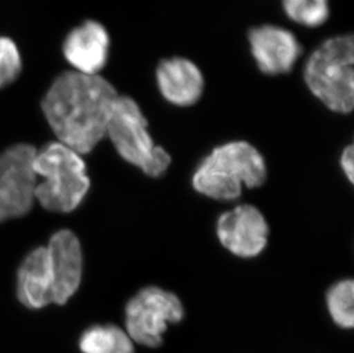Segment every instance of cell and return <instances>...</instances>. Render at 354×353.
<instances>
[{"label": "cell", "mask_w": 354, "mask_h": 353, "mask_svg": "<svg viewBox=\"0 0 354 353\" xmlns=\"http://www.w3.org/2000/svg\"><path fill=\"white\" fill-rule=\"evenodd\" d=\"M118 93L106 78L77 71L62 73L44 98V114L61 143L90 153L106 136Z\"/></svg>", "instance_id": "6da1fadb"}, {"label": "cell", "mask_w": 354, "mask_h": 353, "mask_svg": "<svg viewBox=\"0 0 354 353\" xmlns=\"http://www.w3.org/2000/svg\"><path fill=\"white\" fill-rule=\"evenodd\" d=\"M35 174L45 178L35 190L41 207L55 212H71L90 190L86 165L80 154L61 143H48L34 160Z\"/></svg>", "instance_id": "277c9868"}, {"label": "cell", "mask_w": 354, "mask_h": 353, "mask_svg": "<svg viewBox=\"0 0 354 353\" xmlns=\"http://www.w3.org/2000/svg\"><path fill=\"white\" fill-rule=\"evenodd\" d=\"M184 316V307L177 295L160 287H146L127 304V333L136 343L158 347L167 326L179 323Z\"/></svg>", "instance_id": "8992f818"}, {"label": "cell", "mask_w": 354, "mask_h": 353, "mask_svg": "<svg viewBox=\"0 0 354 353\" xmlns=\"http://www.w3.org/2000/svg\"><path fill=\"white\" fill-rule=\"evenodd\" d=\"M268 168L264 157L247 141H230L212 150L193 174L197 193L217 201H234L243 187L256 188L265 183Z\"/></svg>", "instance_id": "7a4b0ae2"}, {"label": "cell", "mask_w": 354, "mask_h": 353, "mask_svg": "<svg viewBox=\"0 0 354 353\" xmlns=\"http://www.w3.org/2000/svg\"><path fill=\"white\" fill-rule=\"evenodd\" d=\"M328 312L334 323L342 328H352L354 325V284L351 279L338 281L328 290Z\"/></svg>", "instance_id": "2e32d148"}, {"label": "cell", "mask_w": 354, "mask_h": 353, "mask_svg": "<svg viewBox=\"0 0 354 353\" xmlns=\"http://www.w3.org/2000/svg\"><path fill=\"white\" fill-rule=\"evenodd\" d=\"M247 39L256 67L268 77L290 73L304 52L298 37L279 24L254 26L248 31Z\"/></svg>", "instance_id": "ba28073f"}, {"label": "cell", "mask_w": 354, "mask_h": 353, "mask_svg": "<svg viewBox=\"0 0 354 353\" xmlns=\"http://www.w3.org/2000/svg\"><path fill=\"white\" fill-rule=\"evenodd\" d=\"M53 278V303H66L80 287L83 258L80 241L71 230H60L50 237L46 248Z\"/></svg>", "instance_id": "8fae6325"}, {"label": "cell", "mask_w": 354, "mask_h": 353, "mask_svg": "<svg viewBox=\"0 0 354 353\" xmlns=\"http://www.w3.org/2000/svg\"><path fill=\"white\" fill-rule=\"evenodd\" d=\"M83 353H134L133 341L114 325H97L84 332L80 340Z\"/></svg>", "instance_id": "5bb4252c"}, {"label": "cell", "mask_w": 354, "mask_h": 353, "mask_svg": "<svg viewBox=\"0 0 354 353\" xmlns=\"http://www.w3.org/2000/svg\"><path fill=\"white\" fill-rule=\"evenodd\" d=\"M22 69L21 55L13 40L0 37V89L13 83Z\"/></svg>", "instance_id": "e0dca14e"}, {"label": "cell", "mask_w": 354, "mask_h": 353, "mask_svg": "<svg viewBox=\"0 0 354 353\" xmlns=\"http://www.w3.org/2000/svg\"><path fill=\"white\" fill-rule=\"evenodd\" d=\"M17 297L30 309H41L53 303V278L46 248H37L28 255L17 273Z\"/></svg>", "instance_id": "4fadbf2b"}, {"label": "cell", "mask_w": 354, "mask_h": 353, "mask_svg": "<svg viewBox=\"0 0 354 353\" xmlns=\"http://www.w3.org/2000/svg\"><path fill=\"white\" fill-rule=\"evenodd\" d=\"M341 167L344 171L345 176L353 183L354 176V150L352 145L345 147L341 156Z\"/></svg>", "instance_id": "ac0fdd59"}, {"label": "cell", "mask_w": 354, "mask_h": 353, "mask_svg": "<svg viewBox=\"0 0 354 353\" xmlns=\"http://www.w3.org/2000/svg\"><path fill=\"white\" fill-rule=\"evenodd\" d=\"M288 20L306 29H317L330 17V0H281Z\"/></svg>", "instance_id": "9a60e30c"}, {"label": "cell", "mask_w": 354, "mask_h": 353, "mask_svg": "<svg viewBox=\"0 0 354 353\" xmlns=\"http://www.w3.org/2000/svg\"><path fill=\"white\" fill-rule=\"evenodd\" d=\"M268 224L264 215L250 204L223 213L217 221L218 240L241 258H254L268 246Z\"/></svg>", "instance_id": "9c48e42d"}, {"label": "cell", "mask_w": 354, "mask_h": 353, "mask_svg": "<svg viewBox=\"0 0 354 353\" xmlns=\"http://www.w3.org/2000/svg\"><path fill=\"white\" fill-rule=\"evenodd\" d=\"M308 91L336 114H350L354 107V38L336 35L324 40L308 55L303 68Z\"/></svg>", "instance_id": "3957f363"}, {"label": "cell", "mask_w": 354, "mask_h": 353, "mask_svg": "<svg viewBox=\"0 0 354 353\" xmlns=\"http://www.w3.org/2000/svg\"><path fill=\"white\" fill-rule=\"evenodd\" d=\"M36 150L20 143L0 155V221L27 215L36 190Z\"/></svg>", "instance_id": "52a82bcc"}, {"label": "cell", "mask_w": 354, "mask_h": 353, "mask_svg": "<svg viewBox=\"0 0 354 353\" xmlns=\"http://www.w3.org/2000/svg\"><path fill=\"white\" fill-rule=\"evenodd\" d=\"M155 80L164 100L180 108L196 105L205 90L203 71L194 61L181 55L158 61L155 68Z\"/></svg>", "instance_id": "30bf717a"}, {"label": "cell", "mask_w": 354, "mask_h": 353, "mask_svg": "<svg viewBox=\"0 0 354 353\" xmlns=\"http://www.w3.org/2000/svg\"><path fill=\"white\" fill-rule=\"evenodd\" d=\"M111 37L104 24L88 20L75 28L64 40V54L75 71L95 76L107 66Z\"/></svg>", "instance_id": "7c38bea8"}, {"label": "cell", "mask_w": 354, "mask_h": 353, "mask_svg": "<svg viewBox=\"0 0 354 353\" xmlns=\"http://www.w3.org/2000/svg\"><path fill=\"white\" fill-rule=\"evenodd\" d=\"M106 134L122 159L139 168L145 174L158 178L170 167V155L155 143L148 130L147 118L132 98L118 94Z\"/></svg>", "instance_id": "5b68a950"}]
</instances>
